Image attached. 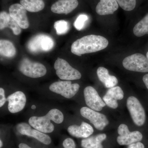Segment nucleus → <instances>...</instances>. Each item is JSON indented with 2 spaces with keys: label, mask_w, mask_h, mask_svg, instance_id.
I'll return each mask as SVG.
<instances>
[{
  "label": "nucleus",
  "mask_w": 148,
  "mask_h": 148,
  "mask_svg": "<svg viewBox=\"0 0 148 148\" xmlns=\"http://www.w3.org/2000/svg\"><path fill=\"white\" fill-rule=\"evenodd\" d=\"M64 148H76L75 143L71 138H66L63 143Z\"/></svg>",
  "instance_id": "nucleus-28"
},
{
  "label": "nucleus",
  "mask_w": 148,
  "mask_h": 148,
  "mask_svg": "<svg viewBox=\"0 0 148 148\" xmlns=\"http://www.w3.org/2000/svg\"><path fill=\"white\" fill-rule=\"evenodd\" d=\"M3 144L2 141L1 140H0V147L2 148V147H3Z\"/></svg>",
  "instance_id": "nucleus-33"
},
{
  "label": "nucleus",
  "mask_w": 148,
  "mask_h": 148,
  "mask_svg": "<svg viewBox=\"0 0 148 148\" xmlns=\"http://www.w3.org/2000/svg\"><path fill=\"white\" fill-rule=\"evenodd\" d=\"M19 148H32L25 143H21L18 145Z\"/></svg>",
  "instance_id": "nucleus-32"
},
{
  "label": "nucleus",
  "mask_w": 148,
  "mask_h": 148,
  "mask_svg": "<svg viewBox=\"0 0 148 148\" xmlns=\"http://www.w3.org/2000/svg\"><path fill=\"white\" fill-rule=\"evenodd\" d=\"M143 81L148 89V74H146L143 77Z\"/></svg>",
  "instance_id": "nucleus-31"
},
{
  "label": "nucleus",
  "mask_w": 148,
  "mask_h": 148,
  "mask_svg": "<svg viewBox=\"0 0 148 148\" xmlns=\"http://www.w3.org/2000/svg\"><path fill=\"white\" fill-rule=\"evenodd\" d=\"M106 138L107 135L103 133L85 138L82 140V147L83 148H103L102 143Z\"/></svg>",
  "instance_id": "nucleus-21"
},
{
  "label": "nucleus",
  "mask_w": 148,
  "mask_h": 148,
  "mask_svg": "<svg viewBox=\"0 0 148 148\" xmlns=\"http://www.w3.org/2000/svg\"><path fill=\"white\" fill-rule=\"evenodd\" d=\"M0 107L1 108L4 105L6 101H7L5 98V90L2 88H0Z\"/></svg>",
  "instance_id": "nucleus-29"
},
{
  "label": "nucleus",
  "mask_w": 148,
  "mask_h": 148,
  "mask_svg": "<svg viewBox=\"0 0 148 148\" xmlns=\"http://www.w3.org/2000/svg\"><path fill=\"white\" fill-rule=\"evenodd\" d=\"M123 66L125 69L131 71L148 72V60L141 53H136L127 56L123 59Z\"/></svg>",
  "instance_id": "nucleus-6"
},
{
  "label": "nucleus",
  "mask_w": 148,
  "mask_h": 148,
  "mask_svg": "<svg viewBox=\"0 0 148 148\" xmlns=\"http://www.w3.org/2000/svg\"><path fill=\"white\" fill-rule=\"evenodd\" d=\"M16 129L21 135L34 138L43 144L49 145L51 143V138L49 135L36 129H33L30 124L26 123H18L16 126Z\"/></svg>",
  "instance_id": "nucleus-12"
},
{
  "label": "nucleus",
  "mask_w": 148,
  "mask_h": 148,
  "mask_svg": "<svg viewBox=\"0 0 148 148\" xmlns=\"http://www.w3.org/2000/svg\"><path fill=\"white\" fill-rule=\"evenodd\" d=\"M88 19V17L85 14H80L74 22V27L78 31H80L83 29L86 22Z\"/></svg>",
  "instance_id": "nucleus-27"
},
{
  "label": "nucleus",
  "mask_w": 148,
  "mask_h": 148,
  "mask_svg": "<svg viewBox=\"0 0 148 148\" xmlns=\"http://www.w3.org/2000/svg\"><path fill=\"white\" fill-rule=\"evenodd\" d=\"M128 148H145V146L143 143L139 142L129 145Z\"/></svg>",
  "instance_id": "nucleus-30"
},
{
  "label": "nucleus",
  "mask_w": 148,
  "mask_h": 148,
  "mask_svg": "<svg viewBox=\"0 0 148 148\" xmlns=\"http://www.w3.org/2000/svg\"><path fill=\"white\" fill-rule=\"evenodd\" d=\"M32 109H35L36 108V106H34V105H33L32 107Z\"/></svg>",
  "instance_id": "nucleus-34"
},
{
  "label": "nucleus",
  "mask_w": 148,
  "mask_h": 148,
  "mask_svg": "<svg viewBox=\"0 0 148 148\" xmlns=\"http://www.w3.org/2000/svg\"><path fill=\"white\" fill-rule=\"evenodd\" d=\"M126 104L134 123L138 126L143 125L146 121L145 112L138 99L130 96L127 98Z\"/></svg>",
  "instance_id": "nucleus-7"
},
{
  "label": "nucleus",
  "mask_w": 148,
  "mask_h": 148,
  "mask_svg": "<svg viewBox=\"0 0 148 148\" xmlns=\"http://www.w3.org/2000/svg\"><path fill=\"white\" fill-rule=\"evenodd\" d=\"M20 3L26 10L32 12L42 10L45 7L43 0H20Z\"/></svg>",
  "instance_id": "nucleus-22"
},
{
  "label": "nucleus",
  "mask_w": 148,
  "mask_h": 148,
  "mask_svg": "<svg viewBox=\"0 0 148 148\" xmlns=\"http://www.w3.org/2000/svg\"><path fill=\"white\" fill-rule=\"evenodd\" d=\"M118 8L119 5L116 0H100L95 10L99 15H106L113 14Z\"/></svg>",
  "instance_id": "nucleus-19"
},
{
  "label": "nucleus",
  "mask_w": 148,
  "mask_h": 148,
  "mask_svg": "<svg viewBox=\"0 0 148 148\" xmlns=\"http://www.w3.org/2000/svg\"><path fill=\"white\" fill-rule=\"evenodd\" d=\"M79 88L80 86L78 84H72L70 81H66L53 83L51 84L49 88L52 92L70 99L77 94Z\"/></svg>",
  "instance_id": "nucleus-8"
},
{
  "label": "nucleus",
  "mask_w": 148,
  "mask_h": 148,
  "mask_svg": "<svg viewBox=\"0 0 148 148\" xmlns=\"http://www.w3.org/2000/svg\"><path fill=\"white\" fill-rule=\"evenodd\" d=\"M119 136L117 142L120 145H129L131 144L140 142L143 138L142 133L138 131L130 132L127 125L121 124L118 128Z\"/></svg>",
  "instance_id": "nucleus-9"
},
{
  "label": "nucleus",
  "mask_w": 148,
  "mask_h": 148,
  "mask_svg": "<svg viewBox=\"0 0 148 148\" xmlns=\"http://www.w3.org/2000/svg\"><path fill=\"white\" fill-rule=\"evenodd\" d=\"M68 131L73 137L86 138L92 135L94 130L90 125L83 122L80 125H73L69 126L68 128Z\"/></svg>",
  "instance_id": "nucleus-17"
},
{
  "label": "nucleus",
  "mask_w": 148,
  "mask_h": 148,
  "mask_svg": "<svg viewBox=\"0 0 148 148\" xmlns=\"http://www.w3.org/2000/svg\"><path fill=\"white\" fill-rule=\"evenodd\" d=\"M77 0H58L51 5V10L58 14H68L77 7Z\"/></svg>",
  "instance_id": "nucleus-16"
},
{
  "label": "nucleus",
  "mask_w": 148,
  "mask_h": 148,
  "mask_svg": "<svg viewBox=\"0 0 148 148\" xmlns=\"http://www.w3.org/2000/svg\"><path fill=\"white\" fill-rule=\"evenodd\" d=\"M123 97V90L119 86H116L109 89L106 95L103 96V99L108 107L115 109L118 107V100H122Z\"/></svg>",
  "instance_id": "nucleus-15"
},
{
  "label": "nucleus",
  "mask_w": 148,
  "mask_h": 148,
  "mask_svg": "<svg viewBox=\"0 0 148 148\" xmlns=\"http://www.w3.org/2000/svg\"><path fill=\"white\" fill-rule=\"evenodd\" d=\"M64 120V114L61 111L57 109H52L44 116L31 117L29 123L34 129L44 133H49L53 132L54 130L51 121L57 124H61Z\"/></svg>",
  "instance_id": "nucleus-2"
},
{
  "label": "nucleus",
  "mask_w": 148,
  "mask_h": 148,
  "mask_svg": "<svg viewBox=\"0 0 148 148\" xmlns=\"http://www.w3.org/2000/svg\"><path fill=\"white\" fill-rule=\"evenodd\" d=\"M84 95L86 105L92 110L100 111L106 106V103L103 101L98 92L92 86L86 87L84 90Z\"/></svg>",
  "instance_id": "nucleus-11"
},
{
  "label": "nucleus",
  "mask_w": 148,
  "mask_h": 148,
  "mask_svg": "<svg viewBox=\"0 0 148 148\" xmlns=\"http://www.w3.org/2000/svg\"><path fill=\"white\" fill-rule=\"evenodd\" d=\"M146 57H147V58L148 60V51L147 52V54H146Z\"/></svg>",
  "instance_id": "nucleus-35"
},
{
  "label": "nucleus",
  "mask_w": 148,
  "mask_h": 148,
  "mask_svg": "<svg viewBox=\"0 0 148 148\" xmlns=\"http://www.w3.org/2000/svg\"><path fill=\"white\" fill-rule=\"evenodd\" d=\"M80 114L83 117L88 119L98 130H103L109 124L108 120L105 115L87 107L82 108Z\"/></svg>",
  "instance_id": "nucleus-10"
},
{
  "label": "nucleus",
  "mask_w": 148,
  "mask_h": 148,
  "mask_svg": "<svg viewBox=\"0 0 148 148\" xmlns=\"http://www.w3.org/2000/svg\"><path fill=\"white\" fill-rule=\"evenodd\" d=\"M54 68L56 75L61 79L73 80L79 79L81 78V73L62 58H57L54 63Z\"/></svg>",
  "instance_id": "nucleus-4"
},
{
  "label": "nucleus",
  "mask_w": 148,
  "mask_h": 148,
  "mask_svg": "<svg viewBox=\"0 0 148 148\" xmlns=\"http://www.w3.org/2000/svg\"><path fill=\"white\" fill-rule=\"evenodd\" d=\"M133 33L137 37L148 34V13L133 28Z\"/></svg>",
  "instance_id": "nucleus-24"
},
{
  "label": "nucleus",
  "mask_w": 148,
  "mask_h": 148,
  "mask_svg": "<svg viewBox=\"0 0 148 148\" xmlns=\"http://www.w3.org/2000/svg\"><path fill=\"white\" fill-rule=\"evenodd\" d=\"M18 70L24 75L32 78L44 76L47 72L44 65L26 58L22 59L20 62Z\"/></svg>",
  "instance_id": "nucleus-5"
},
{
  "label": "nucleus",
  "mask_w": 148,
  "mask_h": 148,
  "mask_svg": "<svg viewBox=\"0 0 148 148\" xmlns=\"http://www.w3.org/2000/svg\"><path fill=\"white\" fill-rule=\"evenodd\" d=\"M54 28L56 30L57 34L62 35L65 34L68 32L70 28V25L69 22L65 20H58L56 21L54 23Z\"/></svg>",
  "instance_id": "nucleus-25"
},
{
  "label": "nucleus",
  "mask_w": 148,
  "mask_h": 148,
  "mask_svg": "<svg viewBox=\"0 0 148 148\" xmlns=\"http://www.w3.org/2000/svg\"><path fill=\"white\" fill-rule=\"evenodd\" d=\"M109 42L105 37L90 35L77 40L71 47V51L75 55L81 56L86 53H94L106 48Z\"/></svg>",
  "instance_id": "nucleus-1"
},
{
  "label": "nucleus",
  "mask_w": 148,
  "mask_h": 148,
  "mask_svg": "<svg viewBox=\"0 0 148 148\" xmlns=\"http://www.w3.org/2000/svg\"><path fill=\"white\" fill-rule=\"evenodd\" d=\"M6 28H9L12 30L14 35H18L21 34V28L9 14L5 11L0 13V29L3 30Z\"/></svg>",
  "instance_id": "nucleus-18"
},
{
  "label": "nucleus",
  "mask_w": 148,
  "mask_h": 148,
  "mask_svg": "<svg viewBox=\"0 0 148 148\" xmlns=\"http://www.w3.org/2000/svg\"><path fill=\"white\" fill-rule=\"evenodd\" d=\"M54 45V41L51 37L40 34L32 37L28 42L27 47L31 53H37L49 51Z\"/></svg>",
  "instance_id": "nucleus-3"
},
{
  "label": "nucleus",
  "mask_w": 148,
  "mask_h": 148,
  "mask_svg": "<svg viewBox=\"0 0 148 148\" xmlns=\"http://www.w3.org/2000/svg\"><path fill=\"white\" fill-rule=\"evenodd\" d=\"M119 5L127 11L134 10L136 5V0H116Z\"/></svg>",
  "instance_id": "nucleus-26"
},
{
  "label": "nucleus",
  "mask_w": 148,
  "mask_h": 148,
  "mask_svg": "<svg viewBox=\"0 0 148 148\" xmlns=\"http://www.w3.org/2000/svg\"><path fill=\"white\" fill-rule=\"evenodd\" d=\"M7 101L8 102V110L11 113H16L24 109L27 98L24 92L18 91L10 95L7 98Z\"/></svg>",
  "instance_id": "nucleus-14"
},
{
  "label": "nucleus",
  "mask_w": 148,
  "mask_h": 148,
  "mask_svg": "<svg viewBox=\"0 0 148 148\" xmlns=\"http://www.w3.org/2000/svg\"><path fill=\"white\" fill-rule=\"evenodd\" d=\"M97 74L100 81L107 88H112L117 84L118 81L116 77L110 75L108 69L103 67L98 68Z\"/></svg>",
  "instance_id": "nucleus-20"
},
{
  "label": "nucleus",
  "mask_w": 148,
  "mask_h": 148,
  "mask_svg": "<svg viewBox=\"0 0 148 148\" xmlns=\"http://www.w3.org/2000/svg\"><path fill=\"white\" fill-rule=\"evenodd\" d=\"M0 53L2 56L8 58H12L16 55V48L13 44L10 41L6 40H1Z\"/></svg>",
  "instance_id": "nucleus-23"
},
{
  "label": "nucleus",
  "mask_w": 148,
  "mask_h": 148,
  "mask_svg": "<svg viewBox=\"0 0 148 148\" xmlns=\"http://www.w3.org/2000/svg\"><path fill=\"white\" fill-rule=\"evenodd\" d=\"M9 14L21 29H26L29 27V23L27 14V10L21 4L12 5L9 9Z\"/></svg>",
  "instance_id": "nucleus-13"
}]
</instances>
